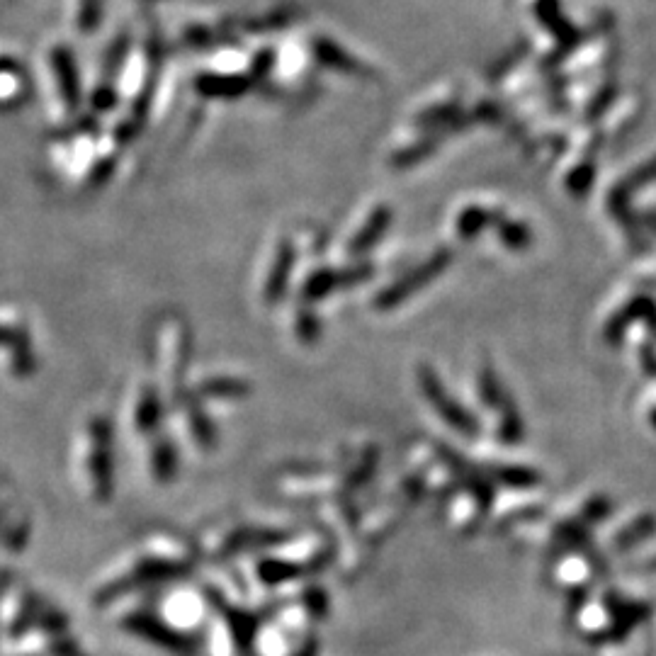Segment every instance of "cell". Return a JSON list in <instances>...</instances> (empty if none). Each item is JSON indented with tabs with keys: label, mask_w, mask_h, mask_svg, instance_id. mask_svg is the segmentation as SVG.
<instances>
[{
	"label": "cell",
	"mask_w": 656,
	"mask_h": 656,
	"mask_svg": "<svg viewBox=\"0 0 656 656\" xmlns=\"http://www.w3.org/2000/svg\"><path fill=\"white\" fill-rule=\"evenodd\" d=\"M389 224H392V209H389L387 205H380V207L372 209V214L367 217L363 229H360L348 243L350 256H363V253L370 251L375 243H380L382 236L387 234Z\"/></svg>",
	"instance_id": "obj_7"
},
{
	"label": "cell",
	"mask_w": 656,
	"mask_h": 656,
	"mask_svg": "<svg viewBox=\"0 0 656 656\" xmlns=\"http://www.w3.org/2000/svg\"><path fill=\"white\" fill-rule=\"evenodd\" d=\"M292 265H294V248L290 243H282L280 253H277L273 263V270H270L268 280H265V299H268V302L282 299V294L287 290V282H290Z\"/></svg>",
	"instance_id": "obj_8"
},
{
	"label": "cell",
	"mask_w": 656,
	"mask_h": 656,
	"mask_svg": "<svg viewBox=\"0 0 656 656\" xmlns=\"http://www.w3.org/2000/svg\"><path fill=\"white\" fill-rule=\"evenodd\" d=\"M450 260H452L450 251H445V248L443 251L433 253L431 258H426L421 265H416L414 270H409V273L401 275L397 282H392L387 290L377 294V299H375L377 309H382V311L394 309L397 304L406 302L409 297H414V294L421 292L428 282L445 273V268L450 265Z\"/></svg>",
	"instance_id": "obj_1"
},
{
	"label": "cell",
	"mask_w": 656,
	"mask_h": 656,
	"mask_svg": "<svg viewBox=\"0 0 656 656\" xmlns=\"http://www.w3.org/2000/svg\"><path fill=\"white\" fill-rule=\"evenodd\" d=\"M299 336L304 338V341H311V338L314 336H319V319H316V316H302V319H299Z\"/></svg>",
	"instance_id": "obj_15"
},
{
	"label": "cell",
	"mask_w": 656,
	"mask_h": 656,
	"mask_svg": "<svg viewBox=\"0 0 656 656\" xmlns=\"http://www.w3.org/2000/svg\"><path fill=\"white\" fill-rule=\"evenodd\" d=\"M501 239L506 241L511 248H520L530 241V234L523 224H503Z\"/></svg>",
	"instance_id": "obj_12"
},
{
	"label": "cell",
	"mask_w": 656,
	"mask_h": 656,
	"mask_svg": "<svg viewBox=\"0 0 656 656\" xmlns=\"http://www.w3.org/2000/svg\"><path fill=\"white\" fill-rule=\"evenodd\" d=\"M418 382H421L423 394L431 401V406L438 409V414L443 416L450 426H455L457 431L462 433H474V421L457 406L455 399L448 397V392L443 389V382L438 380V375H435L431 367L423 365L421 370H418Z\"/></svg>",
	"instance_id": "obj_2"
},
{
	"label": "cell",
	"mask_w": 656,
	"mask_h": 656,
	"mask_svg": "<svg viewBox=\"0 0 656 656\" xmlns=\"http://www.w3.org/2000/svg\"><path fill=\"white\" fill-rule=\"evenodd\" d=\"M433 141H421V144H416V146H409V149H404L401 151L399 156H394L392 158V163L394 166H411V163H416V161H421V158H426V156H431L433 154Z\"/></svg>",
	"instance_id": "obj_10"
},
{
	"label": "cell",
	"mask_w": 656,
	"mask_h": 656,
	"mask_svg": "<svg viewBox=\"0 0 656 656\" xmlns=\"http://www.w3.org/2000/svg\"><path fill=\"white\" fill-rule=\"evenodd\" d=\"M205 392L207 394H231V397H236V394L246 392V384L236 382V380H214V382L205 384Z\"/></svg>",
	"instance_id": "obj_13"
},
{
	"label": "cell",
	"mask_w": 656,
	"mask_h": 656,
	"mask_svg": "<svg viewBox=\"0 0 656 656\" xmlns=\"http://www.w3.org/2000/svg\"><path fill=\"white\" fill-rule=\"evenodd\" d=\"M251 78L248 76H226V73H202L195 81V88L200 90L205 98H222L234 100L248 93L251 88Z\"/></svg>",
	"instance_id": "obj_6"
},
{
	"label": "cell",
	"mask_w": 656,
	"mask_h": 656,
	"mask_svg": "<svg viewBox=\"0 0 656 656\" xmlns=\"http://www.w3.org/2000/svg\"><path fill=\"white\" fill-rule=\"evenodd\" d=\"M100 10H103V0H81V13H78V25L81 30H95L100 22Z\"/></svg>",
	"instance_id": "obj_11"
},
{
	"label": "cell",
	"mask_w": 656,
	"mask_h": 656,
	"mask_svg": "<svg viewBox=\"0 0 656 656\" xmlns=\"http://www.w3.org/2000/svg\"><path fill=\"white\" fill-rule=\"evenodd\" d=\"M494 219H496V214L489 212V209L467 207L465 212L457 217V234H460L462 239H472V236H477L479 231H482L486 224L494 222Z\"/></svg>",
	"instance_id": "obj_9"
},
{
	"label": "cell",
	"mask_w": 656,
	"mask_h": 656,
	"mask_svg": "<svg viewBox=\"0 0 656 656\" xmlns=\"http://www.w3.org/2000/svg\"><path fill=\"white\" fill-rule=\"evenodd\" d=\"M311 49H314V59L319 61L321 66H326V69L346 73V76L355 78H372V71L367 69L363 61L353 59V56H350L341 44L333 42V39L316 37L314 42H311Z\"/></svg>",
	"instance_id": "obj_4"
},
{
	"label": "cell",
	"mask_w": 656,
	"mask_h": 656,
	"mask_svg": "<svg viewBox=\"0 0 656 656\" xmlns=\"http://www.w3.org/2000/svg\"><path fill=\"white\" fill-rule=\"evenodd\" d=\"M117 103V95H115V90L112 88H98V93H95V98H93V105H95V110H112V107H115Z\"/></svg>",
	"instance_id": "obj_14"
},
{
	"label": "cell",
	"mask_w": 656,
	"mask_h": 656,
	"mask_svg": "<svg viewBox=\"0 0 656 656\" xmlns=\"http://www.w3.org/2000/svg\"><path fill=\"white\" fill-rule=\"evenodd\" d=\"M372 275L370 265H360L353 270H319L307 280L304 285V299L307 302H316V299H324L326 294L341 290V287H350L353 282L365 280Z\"/></svg>",
	"instance_id": "obj_3"
},
{
	"label": "cell",
	"mask_w": 656,
	"mask_h": 656,
	"mask_svg": "<svg viewBox=\"0 0 656 656\" xmlns=\"http://www.w3.org/2000/svg\"><path fill=\"white\" fill-rule=\"evenodd\" d=\"M52 69L56 86H59V95L69 110H76L78 100H81V83H78L76 61H73L71 49L56 47L52 52Z\"/></svg>",
	"instance_id": "obj_5"
}]
</instances>
